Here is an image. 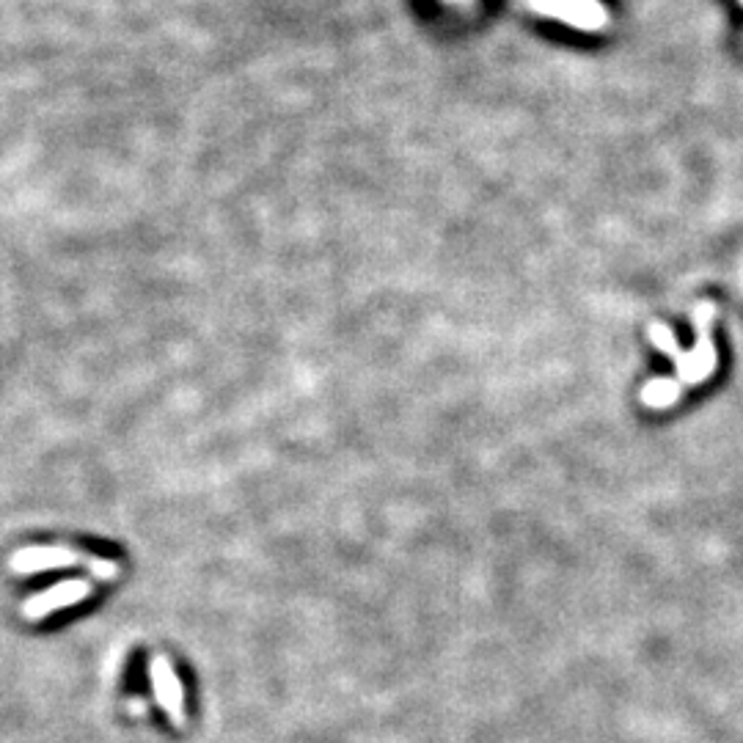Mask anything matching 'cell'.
Masks as SVG:
<instances>
[{"mask_svg":"<svg viewBox=\"0 0 743 743\" xmlns=\"http://www.w3.org/2000/svg\"><path fill=\"white\" fill-rule=\"evenodd\" d=\"M149 677H152V688H155V699L160 710L177 727L185 724V694H182V683H179L177 669L168 661L166 655H155L149 664Z\"/></svg>","mask_w":743,"mask_h":743,"instance_id":"5b68a950","label":"cell"},{"mask_svg":"<svg viewBox=\"0 0 743 743\" xmlns=\"http://www.w3.org/2000/svg\"><path fill=\"white\" fill-rule=\"evenodd\" d=\"M716 314V306L713 303H699L697 309H694V325H697L699 331V342L697 347L691 350V353H683L680 347H677L675 333L669 331L666 325L661 322H653L650 328H647V336L653 339V344L658 350H664L677 366V383L680 386H697L705 378H710L713 372H716V364H719V355L713 350V344H710V317Z\"/></svg>","mask_w":743,"mask_h":743,"instance_id":"6da1fadb","label":"cell"},{"mask_svg":"<svg viewBox=\"0 0 743 743\" xmlns=\"http://www.w3.org/2000/svg\"><path fill=\"white\" fill-rule=\"evenodd\" d=\"M680 383L672 378H658L653 383H647L642 389V402L647 408H666V405H672L680 397Z\"/></svg>","mask_w":743,"mask_h":743,"instance_id":"8992f818","label":"cell"},{"mask_svg":"<svg viewBox=\"0 0 743 743\" xmlns=\"http://www.w3.org/2000/svg\"><path fill=\"white\" fill-rule=\"evenodd\" d=\"M89 567L91 576L100 581H111L119 576V565L108 559V556H94L86 551H75L67 545H28L20 548L17 554L9 559V570L17 576H34V573H45V570H64V567Z\"/></svg>","mask_w":743,"mask_h":743,"instance_id":"7a4b0ae2","label":"cell"},{"mask_svg":"<svg viewBox=\"0 0 743 743\" xmlns=\"http://www.w3.org/2000/svg\"><path fill=\"white\" fill-rule=\"evenodd\" d=\"M532 9L584 31H600L609 25V14L598 0H532Z\"/></svg>","mask_w":743,"mask_h":743,"instance_id":"277c9868","label":"cell"},{"mask_svg":"<svg viewBox=\"0 0 743 743\" xmlns=\"http://www.w3.org/2000/svg\"><path fill=\"white\" fill-rule=\"evenodd\" d=\"M94 595V584L89 578H67V581H58L53 587H47L45 592H36L31 598L23 600V620L39 622L64 611L69 606H78L83 600H89Z\"/></svg>","mask_w":743,"mask_h":743,"instance_id":"3957f363","label":"cell"},{"mask_svg":"<svg viewBox=\"0 0 743 743\" xmlns=\"http://www.w3.org/2000/svg\"><path fill=\"white\" fill-rule=\"evenodd\" d=\"M130 710H133L135 716H141V713H146V702H141V699H133V702H130Z\"/></svg>","mask_w":743,"mask_h":743,"instance_id":"52a82bcc","label":"cell"}]
</instances>
